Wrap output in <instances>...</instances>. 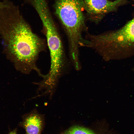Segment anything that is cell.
Instances as JSON below:
<instances>
[{"label":"cell","mask_w":134,"mask_h":134,"mask_svg":"<svg viewBox=\"0 0 134 134\" xmlns=\"http://www.w3.org/2000/svg\"><path fill=\"white\" fill-rule=\"evenodd\" d=\"M126 0H84V9L93 15H103L113 11Z\"/></svg>","instance_id":"obj_5"},{"label":"cell","mask_w":134,"mask_h":134,"mask_svg":"<svg viewBox=\"0 0 134 134\" xmlns=\"http://www.w3.org/2000/svg\"><path fill=\"white\" fill-rule=\"evenodd\" d=\"M8 134H17V129H15L13 131L10 132Z\"/></svg>","instance_id":"obj_8"},{"label":"cell","mask_w":134,"mask_h":134,"mask_svg":"<svg viewBox=\"0 0 134 134\" xmlns=\"http://www.w3.org/2000/svg\"><path fill=\"white\" fill-rule=\"evenodd\" d=\"M22 120L19 126L25 130L28 134H40L45 124L44 115L35 108L22 116Z\"/></svg>","instance_id":"obj_4"},{"label":"cell","mask_w":134,"mask_h":134,"mask_svg":"<svg viewBox=\"0 0 134 134\" xmlns=\"http://www.w3.org/2000/svg\"><path fill=\"white\" fill-rule=\"evenodd\" d=\"M55 14L61 23L67 37L71 59L79 58V48L84 43L82 33L86 30L83 12L84 0H55Z\"/></svg>","instance_id":"obj_2"},{"label":"cell","mask_w":134,"mask_h":134,"mask_svg":"<svg viewBox=\"0 0 134 134\" xmlns=\"http://www.w3.org/2000/svg\"></svg>","instance_id":"obj_9"},{"label":"cell","mask_w":134,"mask_h":134,"mask_svg":"<svg viewBox=\"0 0 134 134\" xmlns=\"http://www.w3.org/2000/svg\"><path fill=\"white\" fill-rule=\"evenodd\" d=\"M61 134H97L91 130L80 126L72 127Z\"/></svg>","instance_id":"obj_7"},{"label":"cell","mask_w":134,"mask_h":134,"mask_svg":"<svg viewBox=\"0 0 134 134\" xmlns=\"http://www.w3.org/2000/svg\"><path fill=\"white\" fill-rule=\"evenodd\" d=\"M43 31L46 37L49 50L50 67L45 79L48 82H58L65 65V55L63 44L54 20L42 23Z\"/></svg>","instance_id":"obj_3"},{"label":"cell","mask_w":134,"mask_h":134,"mask_svg":"<svg viewBox=\"0 0 134 134\" xmlns=\"http://www.w3.org/2000/svg\"><path fill=\"white\" fill-rule=\"evenodd\" d=\"M5 17L10 24L9 49L17 69L25 74L34 70L43 77L36 63L39 54L46 50L45 40L33 32L18 7L9 10Z\"/></svg>","instance_id":"obj_1"},{"label":"cell","mask_w":134,"mask_h":134,"mask_svg":"<svg viewBox=\"0 0 134 134\" xmlns=\"http://www.w3.org/2000/svg\"><path fill=\"white\" fill-rule=\"evenodd\" d=\"M32 5L38 13L41 20L51 17L46 0H24Z\"/></svg>","instance_id":"obj_6"}]
</instances>
